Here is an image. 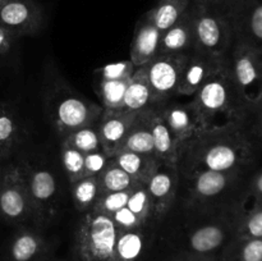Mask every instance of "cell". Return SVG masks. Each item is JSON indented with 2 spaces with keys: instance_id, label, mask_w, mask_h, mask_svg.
Listing matches in <instances>:
<instances>
[{
  "instance_id": "1",
  "label": "cell",
  "mask_w": 262,
  "mask_h": 261,
  "mask_svg": "<svg viewBox=\"0 0 262 261\" xmlns=\"http://www.w3.org/2000/svg\"><path fill=\"white\" fill-rule=\"evenodd\" d=\"M255 158V146L245 123L211 127L178 150V170L187 177L200 170L243 171Z\"/></svg>"
},
{
  "instance_id": "2",
  "label": "cell",
  "mask_w": 262,
  "mask_h": 261,
  "mask_svg": "<svg viewBox=\"0 0 262 261\" xmlns=\"http://www.w3.org/2000/svg\"><path fill=\"white\" fill-rule=\"evenodd\" d=\"M191 100L209 128L245 123L250 115V106L235 84L228 56Z\"/></svg>"
},
{
  "instance_id": "3",
  "label": "cell",
  "mask_w": 262,
  "mask_h": 261,
  "mask_svg": "<svg viewBox=\"0 0 262 261\" xmlns=\"http://www.w3.org/2000/svg\"><path fill=\"white\" fill-rule=\"evenodd\" d=\"M51 124L61 138L79 128L95 125L102 114L101 105L92 102L68 84H55L46 97Z\"/></svg>"
},
{
  "instance_id": "4",
  "label": "cell",
  "mask_w": 262,
  "mask_h": 261,
  "mask_svg": "<svg viewBox=\"0 0 262 261\" xmlns=\"http://www.w3.org/2000/svg\"><path fill=\"white\" fill-rule=\"evenodd\" d=\"M119 230L112 217L90 210L74 233L77 261H112Z\"/></svg>"
},
{
  "instance_id": "5",
  "label": "cell",
  "mask_w": 262,
  "mask_h": 261,
  "mask_svg": "<svg viewBox=\"0 0 262 261\" xmlns=\"http://www.w3.org/2000/svg\"><path fill=\"white\" fill-rule=\"evenodd\" d=\"M193 33L194 50L210 55H229L234 45L232 26L222 5H194Z\"/></svg>"
},
{
  "instance_id": "6",
  "label": "cell",
  "mask_w": 262,
  "mask_h": 261,
  "mask_svg": "<svg viewBox=\"0 0 262 261\" xmlns=\"http://www.w3.org/2000/svg\"><path fill=\"white\" fill-rule=\"evenodd\" d=\"M23 174L32 207V220L38 227H48L59 211L58 183L50 169L22 161Z\"/></svg>"
},
{
  "instance_id": "7",
  "label": "cell",
  "mask_w": 262,
  "mask_h": 261,
  "mask_svg": "<svg viewBox=\"0 0 262 261\" xmlns=\"http://www.w3.org/2000/svg\"><path fill=\"white\" fill-rule=\"evenodd\" d=\"M230 71L250 109L262 101V50L246 42H234L228 55Z\"/></svg>"
},
{
  "instance_id": "8",
  "label": "cell",
  "mask_w": 262,
  "mask_h": 261,
  "mask_svg": "<svg viewBox=\"0 0 262 261\" xmlns=\"http://www.w3.org/2000/svg\"><path fill=\"white\" fill-rule=\"evenodd\" d=\"M0 216L10 224L32 220L30 194L22 163L7 164L0 186Z\"/></svg>"
},
{
  "instance_id": "9",
  "label": "cell",
  "mask_w": 262,
  "mask_h": 261,
  "mask_svg": "<svg viewBox=\"0 0 262 261\" xmlns=\"http://www.w3.org/2000/svg\"><path fill=\"white\" fill-rule=\"evenodd\" d=\"M242 171L200 170L186 179V200L191 207H206L224 196L239 179Z\"/></svg>"
},
{
  "instance_id": "10",
  "label": "cell",
  "mask_w": 262,
  "mask_h": 261,
  "mask_svg": "<svg viewBox=\"0 0 262 261\" xmlns=\"http://www.w3.org/2000/svg\"><path fill=\"white\" fill-rule=\"evenodd\" d=\"M187 56L188 54H160L146 64L154 104L176 97Z\"/></svg>"
},
{
  "instance_id": "11",
  "label": "cell",
  "mask_w": 262,
  "mask_h": 261,
  "mask_svg": "<svg viewBox=\"0 0 262 261\" xmlns=\"http://www.w3.org/2000/svg\"><path fill=\"white\" fill-rule=\"evenodd\" d=\"M223 8L234 42L250 44L262 50V0H224Z\"/></svg>"
},
{
  "instance_id": "12",
  "label": "cell",
  "mask_w": 262,
  "mask_h": 261,
  "mask_svg": "<svg viewBox=\"0 0 262 261\" xmlns=\"http://www.w3.org/2000/svg\"><path fill=\"white\" fill-rule=\"evenodd\" d=\"M43 12L35 0H5L0 5V26L17 38L40 32Z\"/></svg>"
},
{
  "instance_id": "13",
  "label": "cell",
  "mask_w": 262,
  "mask_h": 261,
  "mask_svg": "<svg viewBox=\"0 0 262 261\" xmlns=\"http://www.w3.org/2000/svg\"><path fill=\"white\" fill-rule=\"evenodd\" d=\"M230 234L234 235V220L230 222L225 217H214L189 230L184 251L194 255L214 256L215 252L227 245Z\"/></svg>"
},
{
  "instance_id": "14",
  "label": "cell",
  "mask_w": 262,
  "mask_h": 261,
  "mask_svg": "<svg viewBox=\"0 0 262 261\" xmlns=\"http://www.w3.org/2000/svg\"><path fill=\"white\" fill-rule=\"evenodd\" d=\"M171 100L160 104V107L166 124L169 125L178 142L179 150L184 142L204 132L209 128V125L206 124L192 100L188 102H177Z\"/></svg>"
},
{
  "instance_id": "15",
  "label": "cell",
  "mask_w": 262,
  "mask_h": 261,
  "mask_svg": "<svg viewBox=\"0 0 262 261\" xmlns=\"http://www.w3.org/2000/svg\"><path fill=\"white\" fill-rule=\"evenodd\" d=\"M178 166L160 164L155 173L148 179L147 187L154 210V222H160L168 215L176 201L179 186Z\"/></svg>"
},
{
  "instance_id": "16",
  "label": "cell",
  "mask_w": 262,
  "mask_h": 261,
  "mask_svg": "<svg viewBox=\"0 0 262 261\" xmlns=\"http://www.w3.org/2000/svg\"><path fill=\"white\" fill-rule=\"evenodd\" d=\"M227 56L210 55V54L191 51L184 64L181 82L176 97H192L220 68Z\"/></svg>"
},
{
  "instance_id": "17",
  "label": "cell",
  "mask_w": 262,
  "mask_h": 261,
  "mask_svg": "<svg viewBox=\"0 0 262 261\" xmlns=\"http://www.w3.org/2000/svg\"><path fill=\"white\" fill-rule=\"evenodd\" d=\"M137 115L138 113L124 109L102 110L101 117L96 123L102 151L113 158L120 150Z\"/></svg>"
},
{
  "instance_id": "18",
  "label": "cell",
  "mask_w": 262,
  "mask_h": 261,
  "mask_svg": "<svg viewBox=\"0 0 262 261\" xmlns=\"http://www.w3.org/2000/svg\"><path fill=\"white\" fill-rule=\"evenodd\" d=\"M145 114L152 133L154 151L158 160L161 164L178 166V142L164 119L160 104L146 109Z\"/></svg>"
},
{
  "instance_id": "19",
  "label": "cell",
  "mask_w": 262,
  "mask_h": 261,
  "mask_svg": "<svg viewBox=\"0 0 262 261\" xmlns=\"http://www.w3.org/2000/svg\"><path fill=\"white\" fill-rule=\"evenodd\" d=\"M49 243L38 230L22 227L8 246V261H48Z\"/></svg>"
},
{
  "instance_id": "20",
  "label": "cell",
  "mask_w": 262,
  "mask_h": 261,
  "mask_svg": "<svg viewBox=\"0 0 262 261\" xmlns=\"http://www.w3.org/2000/svg\"><path fill=\"white\" fill-rule=\"evenodd\" d=\"M160 37L161 31H159L155 25L143 14L136 25L133 40L130 44L129 60L136 67L146 66L150 63L159 55Z\"/></svg>"
},
{
  "instance_id": "21",
  "label": "cell",
  "mask_w": 262,
  "mask_h": 261,
  "mask_svg": "<svg viewBox=\"0 0 262 261\" xmlns=\"http://www.w3.org/2000/svg\"><path fill=\"white\" fill-rule=\"evenodd\" d=\"M193 50V9L191 5L178 22L161 32L159 55L160 54H189Z\"/></svg>"
},
{
  "instance_id": "22",
  "label": "cell",
  "mask_w": 262,
  "mask_h": 261,
  "mask_svg": "<svg viewBox=\"0 0 262 261\" xmlns=\"http://www.w3.org/2000/svg\"><path fill=\"white\" fill-rule=\"evenodd\" d=\"M152 105L155 104H154L152 91L148 82L147 69H146V66L137 67L128 82L124 101H123V109L127 112L141 113Z\"/></svg>"
},
{
  "instance_id": "23",
  "label": "cell",
  "mask_w": 262,
  "mask_h": 261,
  "mask_svg": "<svg viewBox=\"0 0 262 261\" xmlns=\"http://www.w3.org/2000/svg\"><path fill=\"white\" fill-rule=\"evenodd\" d=\"M113 161L142 184L147 183L161 164L155 155H146L129 150L118 151L113 156Z\"/></svg>"
},
{
  "instance_id": "24",
  "label": "cell",
  "mask_w": 262,
  "mask_h": 261,
  "mask_svg": "<svg viewBox=\"0 0 262 261\" xmlns=\"http://www.w3.org/2000/svg\"><path fill=\"white\" fill-rule=\"evenodd\" d=\"M147 227L120 230L112 261H141L147 248Z\"/></svg>"
},
{
  "instance_id": "25",
  "label": "cell",
  "mask_w": 262,
  "mask_h": 261,
  "mask_svg": "<svg viewBox=\"0 0 262 261\" xmlns=\"http://www.w3.org/2000/svg\"><path fill=\"white\" fill-rule=\"evenodd\" d=\"M22 136V127L17 113L10 105L0 102V161L14 153Z\"/></svg>"
},
{
  "instance_id": "26",
  "label": "cell",
  "mask_w": 262,
  "mask_h": 261,
  "mask_svg": "<svg viewBox=\"0 0 262 261\" xmlns=\"http://www.w3.org/2000/svg\"><path fill=\"white\" fill-rule=\"evenodd\" d=\"M191 5V0H158V3L145 13V15L159 31L163 32L178 22Z\"/></svg>"
},
{
  "instance_id": "27",
  "label": "cell",
  "mask_w": 262,
  "mask_h": 261,
  "mask_svg": "<svg viewBox=\"0 0 262 261\" xmlns=\"http://www.w3.org/2000/svg\"><path fill=\"white\" fill-rule=\"evenodd\" d=\"M120 150H129L138 154L155 155L152 133H151L150 125H148L147 119H146L145 110L138 113L136 122L133 123L132 128L128 132Z\"/></svg>"
},
{
  "instance_id": "28",
  "label": "cell",
  "mask_w": 262,
  "mask_h": 261,
  "mask_svg": "<svg viewBox=\"0 0 262 261\" xmlns=\"http://www.w3.org/2000/svg\"><path fill=\"white\" fill-rule=\"evenodd\" d=\"M97 179H99L100 192L125 191V189L135 188L138 184H142L136 181L127 171L123 170L118 164H115L113 158L106 168L97 176Z\"/></svg>"
},
{
  "instance_id": "29",
  "label": "cell",
  "mask_w": 262,
  "mask_h": 261,
  "mask_svg": "<svg viewBox=\"0 0 262 261\" xmlns=\"http://www.w3.org/2000/svg\"><path fill=\"white\" fill-rule=\"evenodd\" d=\"M224 261H262V238L233 237L225 248Z\"/></svg>"
},
{
  "instance_id": "30",
  "label": "cell",
  "mask_w": 262,
  "mask_h": 261,
  "mask_svg": "<svg viewBox=\"0 0 262 261\" xmlns=\"http://www.w3.org/2000/svg\"><path fill=\"white\" fill-rule=\"evenodd\" d=\"M128 79H100L97 78V95L101 101L102 110H118L123 109L125 90H127Z\"/></svg>"
},
{
  "instance_id": "31",
  "label": "cell",
  "mask_w": 262,
  "mask_h": 261,
  "mask_svg": "<svg viewBox=\"0 0 262 261\" xmlns=\"http://www.w3.org/2000/svg\"><path fill=\"white\" fill-rule=\"evenodd\" d=\"M100 194V186L97 176L83 177L72 183L73 204L78 211H90Z\"/></svg>"
},
{
  "instance_id": "32",
  "label": "cell",
  "mask_w": 262,
  "mask_h": 261,
  "mask_svg": "<svg viewBox=\"0 0 262 261\" xmlns=\"http://www.w3.org/2000/svg\"><path fill=\"white\" fill-rule=\"evenodd\" d=\"M234 237L262 238V205L238 210L234 219Z\"/></svg>"
},
{
  "instance_id": "33",
  "label": "cell",
  "mask_w": 262,
  "mask_h": 261,
  "mask_svg": "<svg viewBox=\"0 0 262 261\" xmlns=\"http://www.w3.org/2000/svg\"><path fill=\"white\" fill-rule=\"evenodd\" d=\"M61 143L72 146L76 150L81 151L82 154H89L92 153V151L102 150L96 124L79 128V129L69 133L68 136L63 137Z\"/></svg>"
},
{
  "instance_id": "34",
  "label": "cell",
  "mask_w": 262,
  "mask_h": 261,
  "mask_svg": "<svg viewBox=\"0 0 262 261\" xmlns=\"http://www.w3.org/2000/svg\"><path fill=\"white\" fill-rule=\"evenodd\" d=\"M127 207L130 211L135 212L136 216L142 222L145 227H148L151 222H154L152 202H151L146 184H138L133 189L132 194L127 202Z\"/></svg>"
},
{
  "instance_id": "35",
  "label": "cell",
  "mask_w": 262,
  "mask_h": 261,
  "mask_svg": "<svg viewBox=\"0 0 262 261\" xmlns=\"http://www.w3.org/2000/svg\"><path fill=\"white\" fill-rule=\"evenodd\" d=\"M135 188L119 192H100L91 210L100 212V214L107 215V216H112L115 211L127 206L128 200H129Z\"/></svg>"
},
{
  "instance_id": "36",
  "label": "cell",
  "mask_w": 262,
  "mask_h": 261,
  "mask_svg": "<svg viewBox=\"0 0 262 261\" xmlns=\"http://www.w3.org/2000/svg\"><path fill=\"white\" fill-rule=\"evenodd\" d=\"M60 159L63 168L66 170L67 177L69 182L74 183L78 179L83 178V168H84V154L76 150L72 146L61 143L60 147Z\"/></svg>"
},
{
  "instance_id": "37",
  "label": "cell",
  "mask_w": 262,
  "mask_h": 261,
  "mask_svg": "<svg viewBox=\"0 0 262 261\" xmlns=\"http://www.w3.org/2000/svg\"><path fill=\"white\" fill-rule=\"evenodd\" d=\"M137 67L128 59V60L118 61V63L106 64V66L99 68L100 79H128L132 77Z\"/></svg>"
},
{
  "instance_id": "38",
  "label": "cell",
  "mask_w": 262,
  "mask_h": 261,
  "mask_svg": "<svg viewBox=\"0 0 262 261\" xmlns=\"http://www.w3.org/2000/svg\"><path fill=\"white\" fill-rule=\"evenodd\" d=\"M110 161H112V156H109L102 150L84 154L83 177L99 176V174L106 168V165Z\"/></svg>"
},
{
  "instance_id": "39",
  "label": "cell",
  "mask_w": 262,
  "mask_h": 261,
  "mask_svg": "<svg viewBox=\"0 0 262 261\" xmlns=\"http://www.w3.org/2000/svg\"><path fill=\"white\" fill-rule=\"evenodd\" d=\"M258 205H262V170L252 178L247 193L238 210H247Z\"/></svg>"
},
{
  "instance_id": "40",
  "label": "cell",
  "mask_w": 262,
  "mask_h": 261,
  "mask_svg": "<svg viewBox=\"0 0 262 261\" xmlns=\"http://www.w3.org/2000/svg\"><path fill=\"white\" fill-rule=\"evenodd\" d=\"M112 220L114 222L115 227L119 230H129V229H136V228H142L145 225L142 224L140 219L136 216L135 212L130 211L127 206L122 207L120 210L115 211L112 215Z\"/></svg>"
},
{
  "instance_id": "41",
  "label": "cell",
  "mask_w": 262,
  "mask_h": 261,
  "mask_svg": "<svg viewBox=\"0 0 262 261\" xmlns=\"http://www.w3.org/2000/svg\"><path fill=\"white\" fill-rule=\"evenodd\" d=\"M15 40H17V37L12 32H9L7 28L0 26V55L7 54L12 49Z\"/></svg>"
},
{
  "instance_id": "42",
  "label": "cell",
  "mask_w": 262,
  "mask_h": 261,
  "mask_svg": "<svg viewBox=\"0 0 262 261\" xmlns=\"http://www.w3.org/2000/svg\"><path fill=\"white\" fill-rule=\"evenodd\" d=\"M166 261H216L215 256H204V255H194V253L183 251L181 253H177L176 256L170 257Z\"/></svg>"
},
{
  "instance_id": "43",
  "label": "cell",
  "mask_w": 262,
  "mask_h": 261,
  "mask_svg": "<svg viewBox=\"0 0 262 261\" xmlns=\"http://www.w3.org/2000/svg\"><path fill=\"white\" fill-rule=\"evenodd\" d=\"M250 114L253 115V130L262 140V101L251 107Z\"/></svg>"
},
{
  "instance_id": "44",
  "label": "cell",
  "mask_w": 262,
  "mask_h": 261,
  "mask_svg": "<svg viewBox=\"0 0 262 261\" xmlns=\"http://www.w3.org/2000/svg\"><path fill=\"white\" fill-rule=\"evenodd\" d=\"M194 5H222L224 0H191Z\"/></svg>"
},
{
  "instance_id": "45",
  "label": "cell",
  "mask_w": 262,
  "mask_h": 261,
  "mask_svg": "<svg viewBox=\"0 0 262 261\" xmlns=\"http://www.w3.org/2000/svg\"><path fill=\"white\" fill-rule=\"evenodd\" d=\"M3 169H4V165H3V161H0V186H2V179H3Z\"/></svg>"
},
{
  "instance_id": "46",
  "label": "cell",
  "mask_w": 262,
  "mask_h": 261,
  "mask_svg": "<svg viewBox=\"0 0 262 261\" xmlns=\"http://www.w3.org/2000/svg\"><path fill=\"white\" fill-rule=\"evenodd\" d=\"M4 2H5V0H0V5H2Z\"/></svg>"
},
{
  "instance_id": "47",
  "label": "cell",
  "mask_w": 262,
  "mask_h": 261,
  "mask_svg": "<svg viewBox=\"0 0 262 261\" xmlns=\"http://www.w3.org/2000/svg\"><path fill=\"white\" fill-rule=\"evenodd\" d=\"M49 261V260H48ZM56 261H66V260H56Z\"/></svg>"
}]
</instances>
